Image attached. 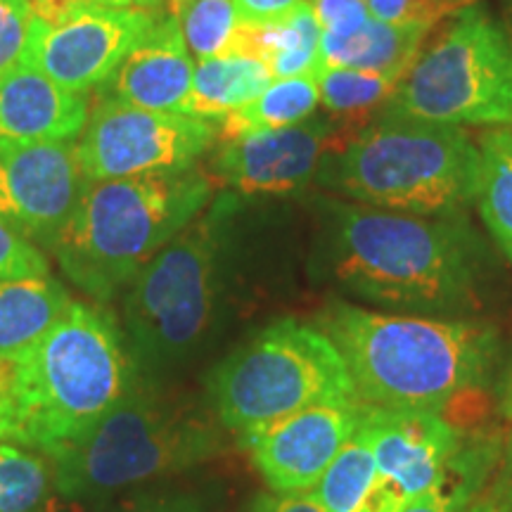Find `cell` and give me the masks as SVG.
Returning a JSON list of instances; mask_svg holds the SVG:
<instances>
[{
  "mask_svg": "<svg viewBox=\"0 0 512 512\" xmlns=\"http://www.w3.org/2000/svg\"><path fill=\"white\" fill-rule=\"evenodd\" d=\"M494 456L489 444L463 446L446 467L441 482L403 505L401 512H465L491 472Z\"/></svg>",
  "mask_w": 512,
  "mask_h": 512,
  "instance_id": "cell-27",
  "label": "cell"
},
{
  "mask_svg": "<svg viewBox=\"0 0 512 512\" xmlns=\"http://www.w3.org/2000/svg\"><path fill=\"white\" fill-rule=\"evenodd\" d=\"M313 15L328 36H344L370 17L366 0H311Z\"/></svg>",
  "mask_w": 512,
  "mask_h": 512,
  "instance_id": "cell-32",
  "label": "cell"
},
{
  "mask_svg": "<svg viewBox=\"0 0 512 512\" xmlns=\"http://www.w3.org/2000/svg\"><path fill=\"white\" fill-rule=\"evenodd\" d=\"M505 34H508L510 46H512V8H510V12H508V29H505Z\"/></svg>",
  "mask_w": 512,
  "mask_h": 512,
  "instance_id": "cell-42",
  "label": "cell"
},
{
  "mask_svg": "<svg viewBox=\"0 0 512 512\" xmlns=\"http://www.w3.org/2000/svg\"><path fill=\"white\" fill-rule=\"evenodd\" d=\"M366 408L358 396L316 403L242 434V444L273 491L302 494L320 482L337 453L358 432Z\"/></svg>",
  "mask_w": 512,
  "mask_h": 512,
  "instance_id": "cell-12",
  "label": "cell"
},
{
  "mask_svg": "<svg viewBox=\"0 0 512 512\" xmlns=\"http://www.w3.org/2000/svg\"><path fill=\"white\" fill-rule=\"evenodd\" d=\"M55 491L53 460L0 441V512H36Z\"/></svg>",
  "mask_w": 512,
  "mask_h": 512,
  "instance_id": "cell-26",
  "label": "cell"
},
{
  "mask_svg": "<svg viewBox=\"0 0 512 512\" xmlns=\"http://www.w3.org/2000/svg\"><path fill=\"white\" fill-rule=\"evenodd\" d=\"M235 200L221 197L183 228L131 280L124 299L126 347L133 366L150 380L202 347L221 290V254Z\"/></svg>",
  "mask_w": 512,
  "mask_h": 512,
  "instance_id": "cell-6",
  "label": "cell"
},
{
  "mask_svg": "<svg viewBox=\"0 0 512 512\" xmlns=\"http://www.w3.org/2000/svg\"><path fill=\"white\" fill-rule=\"evenodd\" d=\"M325 266L366 302L418 316L475 306L477 238L456 216L330 204Z\"/></svg>",
  "mask_w": 512,
  "mask_h": 512,
  "instance_id": "cell-2",
  "label": "cell"
},
{
  "mask_svg": "<svg viewBox=\"0 0 512 512\" xmlns=\"http://www.w3.org/2000/svg\"><path fill=\"white\" fill-rule=\"evenodd\" d=\"M271 81L268 64L252 55L226 53L197 62L181 114L207 121L223 119L264 93Z\"/></svg>",
  "mask_w": 512,
  "mask_h": 512,
  "instance_id": "cell-22",
  "label": "cell"
},
{
  "mask_svg": "<svg viewBox=\"0 0 512 512\" xmlns=\"http://www.w3.org/2000/svg\"><path fill=\"white\" fill-rule=\"evenodd\" d=\"M384 114L444 126H512V46L501 24L467 8L420 50Z\"/></svg>",
  "mask_w": 512,
  "mask_h": 512,
  "instance_id": "cell-9",
  "label": "cell"
},
{
  "mask_svg": "<svg viewBox=\"0 0 512 512\" xmlns=\"http://www.w3.org/2000/svg\"><path fill=\"white\" fill-rule=\"evenodd\" d=\"M209 200L211 178L195 166L91 181L50 252L81 292L110 302Z\"/></svg>",
  "mask_w": 512,
  "mask_h": 512,
  "instance_id": "cell-4",
  "label": "cell"
},
{
  "mask_svg": "<svg viewBox=\"0 0 512 512\" xmlns=\"http://www.w3.org/2000/svg\"><path fill=\"white\" fill-rule=\"evenodd\" d=\"M27 3L36 19L46 24H57L76 15V12L91 8V5H98V0H27Z\"/></svg>",
  "mask_w": 512,
  "mask_h": 512,
  "instance_id": "cell-36",
  "label": "cell"
},
{
  "mask_svg": "<svg viewBox=\"0 0 512 512\" xmlns=\"http://www.w3.org/2000/svg\"><path fill=\"white\" fill-rule=\"evenodd\" d=\"M219 138V126L185 114L152 112L100 98L76 143L88 181L192 169Z\"/></svg>",
  "mask_w": 512,
  "mask_h": 512,
  "instance_id": "cell-10",
  "label": "cell"
},
{
  "mask_svg": "<svg viewBox=\"0 0 512 512\" xmlns=\"http://www.w3.org/2000/svg\"><path fill=\"white\" fill-rule=\"evenodd\" d=\"M316 328L337 347L354 394L375 408L441 411L494 361V335L463 320L332 302Z\"/></svg>",
  "mask_w": 512,
  "mask_h": 512,
  "instance_id": "cell-3",
  "label": "cell"
},
{
  "mask_svg": "<svg viewBox=\"0 0 512 512\" xmlns=\"http://www.w3.org/2000/svg\"><path fill=\"white\" fill-rule=\"evenodd\" d=\"M192 76L195 60L185 46L178 17L164 12L155 27L128 50L100 88V98H117L152 112L181 114Z\"/></svg>",
  "mask_w": 512,
  "mask_h": 512,
  "instance_id": "cell-16",
  "label": "cell"
},
{
  "mask_svg": "<svg viewBox=\"0 0 512 512\" xmlns=\"http://www.w3.org/2000/svg\"><path fill=\"white\" fill-rule=\"evenodd\" d=\"M221 446V432L209 415L171 396L162 382L136 368L105 418L79 444L50 458L55 491L69 501H105L207 463Z\"/></svg>",
  "mask_w": 512,
  "mask_h": 512,
  "instance_id": "cell-5",
  "label": "cell"
},
{
  "mask_svg": "<svg viewBox=\"0 0 512 512\" xmlns=\"http://www.w3.org/2000/svg\"><path fill=\"white\" fill-rule=\"evenodd\" d=\"M320 29L311 3L266 24H242L235 31L228 53L252 55L268 64L273 79L313 74L318 69Z\"/></svg>",
  "mask_w": 512,
  "mask_h": 512,
  "instance_id": "cell-19",
  "label": "cell"
},
{
  "mask_svg": "<svg viewBox=\"0 0 512 512\" xmlns=\"http://www.w3.org/2000/svg\"><path fill=\"white\" fill-rule=\"evenodd\" d=\"M98 5H107V8H133V10H147V12L166 10V0H98Z\"/></svg>",
  "mask_w": 512,
  "mask_h": 512,
  "instance_id": "cell-38",
  "label": "cell"
},
{
  "mask_svg": "<svg viewBox=\"0 0 512 512\" xmlns=\"http://www.w3.org/2000/svg\"><path fill=\"white\" fill-rule=\"evenodd\" d=\"M133 375L112 313L72 302L34 347L0 361V441L57 458L105 418Z\"/></svg>",
  "mask_w": 512,
  "mask_h": 512,
  "instance_id": "cell-1",
  "label": "cell"
},
{
  "mask_svg": "<svg viewBox=\"0 0 512 512\" xmlns=\"http://www.w3.org/2000/svg\"><path fill=\"white\" fill-rule=\"evenodd\" d=\"M320 93L313 74L275 79L264 93L221 119L219 138L223 143L238 140L249 133L278 131L306 121L318 107Z\"/></svg>",
  "mask_w": 512,
  "mask_h": 512,
  "instance_id": "cell-23",
  "label": "cell"
},
{
  "mask_svg": "<svg viewBox=\"0 0 512 512\" xmlns=\"http://www.w3.org/2000/svg\"><path fill=\"white\" fill-rule=\"evenodd\" d=\"M311 0H233L235 12L242 24H266L290 15L299 5Z\"/></svg>",
  "mask_w": 512,
  "mask_h": 512,
  "instance_id": "cell-34",
  "label": "cell"
},
{
  "mask_svg": "<svg viewBox=\"0 0 512 512\" xmlns=\"http://www.w3.org/2000/svg\"><path fill=\"white\" fill-rule=\"evenodd\" d=\"M176 17L185 46L197 62L226 55L240 27L233 0H190Z\"/></svg>",
  "mask_w": 512,
  "mask_h": 512,
  "instance_id": "cell-28",
  "label": "cell"
},
{
  "mask_svg": "<svg viewBox=\"0 0 512 512\" xmlns=\"http://www.w3.org/2000/svg\"><path fill=\"white\" fill-rule=\"evenodd\" d=\"M458 3H460V5H465V8H467V5H470L472 0H458Z\"/></svg>",
  "mask_w": 512,
  "mask_h": 512,
  "instance_id": "cell-43",
  "label": "cell"
},
{
  "mask_svg": "<svg viewBox=\"0 0 512 512\" xmlns=\"http://www.w3.org/2000/svg\"><path fill=\"white\" fill-rule=\"evenodd\" d=\"M185 3H190V0H166V12H169V15H178V10L183 8Z\"/></svg>",
  "mask_w": 512,
  "mask_h": 512,
  "instance_id": "cell-40",
  "label": "cell"
},
{
  "mask_svg": "<svg viewBox=\"0 0 512 512\" xmlns=\"http://www.w3.org/2000/svg\"><path fill=\"white\" fill-rule=\"evenodd\" d=\"M477 207L498 247L512 261V126H498L479 138Z\"/></svg>",
  "mask_w": 512,
  "mask_h": 512,
  "instance_id": "cell-24",
  "label": "cell"
},
{
  "mask_svg": "<svg viewBox=\"0 0 512 512\" xmlns=\"http://www.w3.org/2000/svg\"><path fill=\"white\" fill-rule=\"evenodd\" d=\"M349 140L347 133L328 119L249 133L221 145L211 174L242 195H287L306 188L323 159L344 150Z\"/></svg>",
  "mask_w": 512,
  "mask_h": 512,
  "instance_id": "cell-14",
  "label": "cell"
},
{
  "mask_svg": "<svg viewBox=\"0 0 512 512\" xmlns=\"http://www.w3.org/2000/svg\"><path fill=\"white\" fill-rule=\"evenodd\" d=\"M465 512H512V491L505 482H498L489 494L479 496L467 505Z\"/></svg>",
  "mask_w": 512,
  "mask_h": 512,
  "instance_id": "cell-37",
  "label": "cell"
},
{
  "mask_svg": "<svg viewBox=\"0 0 512 512\" xmlns=\"http://www.w3.org/2000/svg\"><path fill=\"white\" fill-rule=\"evenodd\" d=\"M370 17L389 24H427L434 27L441 17L456 15L465 5L458 0H366Z\"/></svg>",
  "mask_w": 512,
  "mask_h": 512,
  "instance_id": "cell-31",
  "label": "cell"
},
{
  "mask_svg": "<svg viewBox=\"0 0 512 512\" xmlns=\"http://www.w3.org/2000/svg\"><path fill=\"white\" fill-rule=\"evenodd\" d=\"M311 494L328 512H401L403 508L382 482L363 422Z\"/></svg>",
  "mask_w": 512,
  "mask_h": 512,
  "instance_id": "cell-21",
  "label": "cell"
},
{
  "mask_svg": "<svg viewBox=\"0 0 512 512\" xmlns=\"http://www.w3.org/2000/svg\"><path fill=\"white\" fill-rule=\"evenodd\" d=\"M88 121V95L69 93L29 64L0 76V155L74 140Z\"/></svg>",
  "mask_w": 512,
  "mask_h": 512,
  "instance_id": "cell-17",
  "label": "cell"
},
{
  "mask_svg": "<svg viewBox=\"0 0 512 512\" xmlns=\"http://www.w3.org/2000/svg\"><path fill=\"white\" fill-rule=\"evenodd\" d=\"M100 512H209L197 496L181 491H162V494H138L121 498Z\"/></svg>",
  "mask_w": 512,
  "mask_h": 512,
  "instance_id": "cell-33",
  "label": "cell"
},
{
  "mask_svg": "<svg viewBox=\"0 0 512 512\" xmlns=\"http://www.w3.org/2000/svg\"><path fill=\"white\" fill-rule=\"evenodd\" d=\"M320 102L332 117L342 119V131L349 138L361 133L377 112L387 107L399 79L384 74L361 72V69L320 67L316 69Z\"/></svg>",
  "mask_w": 512,
  "mask_h": 512,
  "instance_id": "cell-25",
  "label": "cell"
},
{
  "mask_svg": "<svg viewBox=\"0 0 512 512\" xmlns=\"http://www.w3.org/2000/svg\"><path fill=\"white\" fill-rule=\"evenodd\" d=\"M164 12L91 5L57 24L34 19L22 64L38 69L69 93L100 91Z\"/></svg>",
  "mask_w": 512,
  "mask_h": 512,
  "instance_id": "cell-11",
  "label": "cell"
},
{
  "mask_svg": "<svg viewBox=\"0 0 512 512\" xmlns=\"http://www.w3.org/2000/svg\"><path fill=\"white\" fill-rule=\"evenodd\" d=\"M432 27L427 24H389L368 17L344 36H320V67L361 69L399 79L411 69ZM316 74V72H313Z\"/></svg>",
  "mask_w": 512,
  "mask_h": 512,
  "instance_id": "cell-18",
  "label": "cell"
},
{
  "mask_svg": "<svg viewBox=\"0 0 512 512\" xmlns=\"http://www.w3.org/2000/svg\"><path fill=\"white\" fill-rule=\"evenodd\" d=\"M363 427L382 482L401 505L437 486L463 448L456 425H451L441 411L427 408L368 406Z\"/></svg>",
  "mask_w": 512,
  "mask_h": 512,
  "instance_id": "cell-15",
  "label": "cell"
},
{
  "mask_svg": "<svg viewBox=\"0 0 512 512\" xmlns=\"http://www.w3.org/2000/svg\"><path fill=\"white\" fill-rule=\"evenodd\" d=\"M216 418L242 434L316 403L356 396L332 339L316 325L275 320L235 349L209 380Z\"/></svg>",
  "mask_w": 512,
  "mask_h": 512,
  "instance_id": "cell-8",
  "label": "cell"
},
{
  "mask_svg": "<svg viewBox=\"0 0 512 512\" xmlns=\"http://www.w3.org/2000/svg\"><path fill=\"white\" fill-rule=\"evenodd\" d=\"M479 147L463 126L382 114L335 155L330 181L366 207L456 216L475 197Z\"/></svg>",
  "mask_w": 512,
  "mask_h": 512,
  "instance_id": "cell-7",
  "label": "cell"
},
{
  "mask_svg": "<svg viewBox=\"0 0 512 512\" xmlns=\"http://www.w3.org/2000/svg\"><path fill=\"white\" fill-rule=\"evenodd\" d=\"M67 287L48 275L0 280V361L34 347L69 309Z\"/></svg>",
  "mask_w": 512,
  "mask_h": 512,
  "instance_id": "cell-20",
  "label": "cell"
},
{
  "mask_svg": "<svg viewBox=\"0 0 512 512\" xmlns=\"http://www.w3.org/2000/svg\"><path fill=\"white\" fill-rule=\"evenodd\" d=\"M36 512H81V503L69 501V498H62L60 494H53L48 498V503Z\"/></svg>",
  "mask_w": 512,
  "mask_h": 512,
  "instance_id": "cell-39",
  "label": "cell"
},
{
  "mask_svg": "<svg viewBox=\"0 0 512 512\" xmlns=\"http://www.w3.org/2000/svg\"><path fill=\"white\" fill-rule=\"evenodd\" d=\"M46 254L0 216V280L48 275Z\"/></svg>",
  "mask_w": 512,
  "mask_h": 512,
  "instance_id": "cell-30",
  "label": "cell"
},
{
  "mask_svg": "<svg viewBox=\"0 0 512 512\" xmlns=\"http://www.w3.org/2000/svg\"><path fill=\"white\" fill-rule=\"evenodd\" d=\"M34 19L27 0H0V76L22 64Z\"/></svg>",
  "mask_w": 512,
  "mask_h": 512,
  "instance_id": "cell-29",
  "label": "cell"
},
{
  "mask_svg": "<svg viewBox=\"0 0 512 512\" xmlns=\"http://www.w3.org/2000/svg\"><path fill=\"white\" fill-rule=\"evenodd\" d=\"M252 512H328L311 491L302 494H273L259 496L252 505Z\"/></svg>",
  "mask_w": 512,
  "mask_h": 512,
  "instance_id": "cell-35",
  "label": "cell"
},
{
  "mask_svg": "<svg viewBox=\"0 0 512 512\" xmlns=\"http://www.w3.org/2000/svg\"><path fill=\"white\" fill-rule=\"evenodd\" d=\"M74 140L0 155V216L38 247L53 249L88 188Z\"/></svg>",
  "mask_w": 512,
  "mask_h": 512,
  "instance_id": "cell-13",
  "label": "cell"
},
{
  "mask_svg": "<svg viewBox=\"0 0 512 512\" xmlns=\"http://www.w3.org/2000/svg\"><path fill=\"white\" fill-rule=\"evenodd\" d=\"M505 475H508V477H505L503 482L508 484L510 491H512V444H510V456H508V472H505Z\"/></svg>",
  "mask_w": 512,
  "mask_h": 512,
  "instance_id": "cell-41",
  "label": "cell"
}]
</instances>
